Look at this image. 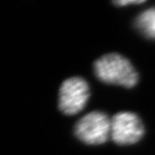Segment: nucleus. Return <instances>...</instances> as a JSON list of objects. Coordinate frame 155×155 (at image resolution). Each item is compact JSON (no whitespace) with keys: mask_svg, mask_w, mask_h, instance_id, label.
Instances as JSON below:
<instances>
[{"mask_svg":"<svg viewBox=\"0 0 155 155\" xmlns=\"http://www.w3.org/2000/svg\"><path fill=\"white\" fill-rule=\"evenodd\" d=\"M137 29L148 38H155V7L141 12L135 21Z\"/></svg>","mask_w":155,"mask_h":155,"instance_id":"5","label":"nucleus"},{"mask_svg":"<svg viewBox=\"0 0 155 155\" xmlns=\"http://www.w3.org/2000/svg\"><path fill=\"white\" fill-rule=\"evenodd\" d=\"M75 134L88 145H100L110 137V119L101 111L90 112L77 123Z\"/></svg>","mask_w":155,"mask_h":155,"instance_id":"2","label":"nucleus"},{"mask_svg":"<svg viewBox=\"0 0 155 155\" xmlns=\"http://www.w3.org/2000/svg\"><path fill=\"white\" fill-rule=\"evenodd\" d=\"M94 72L101 81L125 88L134 87L138 81V74L133 64L118 53H108L97 59Z\"/></svg>","mask_w":155,"mask_h":155,"instance_id":"1","label":"nucleus"},{"mask_svg":"<svg viewBox=\"0 0 155 155\" xmlns=\"http://www.w3.org/2000/svg\"><path fill=\"white\" fill-rule=\"evenodd\" d=\"M145 129L139 117L133 112H119L110 120V137L118 145H132L144 136Z\"/></svg>","mask_w":155,"mask_h":155,"instance_id":"4","label":"nucleus"},{"mask_svg":"<svg viewBox=\"0 0 155 155\" xmlns=\"http://www.w3.org/2000/svg\"><path fill=\"white\" fill-rule=\"evenodd\" d=\"M146 1L144 0H124V1H115L114 4L118 5V6H127L130 4H142V3H145Z\"/></svg>","mask_w":155,"mask_h":155,"instance_id":"6","label":"nucleus"},{"mask_svg":"<svg viewBox=\"0 0 155 155\" xmlns=\"http://www.w3.org/2000/svg\"><path fill=\"white\" fill-rule=\"evenodd\" d=\"M90 96L89 86L81 78L64 81L59 91V108L64 114L74 115L84 108Z\"/></svg>","mask_w":155,"mask_h":155,"instance_id":"3","label":"nucleus"}]
</instances>
